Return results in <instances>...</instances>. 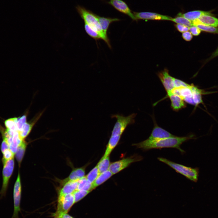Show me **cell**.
I'll return each mask as SVG.
<instances>
[{
  "mask_svg": "<svg viewBox=\"0 0 218 218\" xmlns=\"http://www.w3.org/2000/svg\"><path fill=\"white\" fill-rule=\"evenodd\" d=\"M91 191L84 190H76L73 193L75 201L76 203L86 196Z\"/></svg>",
  "mask_w": 218,
  "mask_h": 218,
  "instance_id": "obj_30",
  "label": "cell"
},
{
  "mask_svg": "<svg viewBox=\"0 0 218 218\" xmlns=\"http://www.w3.org/2000/svg\"><path fill=\"white\" fill-rule=\"evenodd\" d=\"M174 88L180 87H189L191 86V84H189L180 80L174 78Z\"/></svg>",
  "mask_w": 218,
  "mask_h": 218,
  "instance_id": "obj_33",
  "label": "cell"
},
{
  "mask_svg": "<svg viewBox=\"0 0 218 218\" xmlns=\"http://www.w3.org/2000/svg\"><path fill=\"white\" fill-rule=\"evenodd\" d=\"M107 3L111 5L120 12L129 16L133 20H135L131 9L126 2L123 0H110Z\"/></svg>",
  "mask_w": 218,
  "mask_h": 218,
  "instance_id": "obj_9",
  "label": "cell"
},
{
  "mask_svg": "<svg viewBox=\"0 0 218 218\" xmlns=\"http://www.w3.org/2000/svg\"><path fill=\"white\" fill-rule=\"evenodd\" d=\"M167 93L171 101V107L174 110L178 111L186 107V104L182 98L173 94L170 92Z\"/></svg>",
  "mask_w": 218,
  "mask_h": 218,
  "instance_id": "obj_14",
  "label": "cell"
},
{
  "mask_svg": "<svg viewBox=\"0 0 218 218\" xmlns=\"http://www.w3.org/2000/svg\"><path fill=\"white\" fill-rule=\"evenodd\" d=\"M110 164L109 156H103L97 165L100 173L108 170Z\"/></svg>",
  "mask_w": 218,
  "mask_h": 218,
  "instance_id": "obj_20",
  "label": "cell"
},
{
  "mask_svg": "<svg viewBox=\"0 0 218 218\" xmlns=\"http://www.w3.org/2000/svg\"><path fill=\"white\" fill-rule=\"evenodd\" d=\"M92 184L89 182L85 176L78 180V190H84L91 191L92 189Z\"/></svg>",
  "mask_w": 218,
  "mask_h": 218,
  "instance_id": "obj_24",
  "label": "cell"
},
{
  "mask_svg": "<svg viewBox=\"0 0 218 218\" xmlns=\"http://www.w3.org/2000/svg\"><path fill=\"white\" fill-rule=\"evenodd\" d=\"M175 136L167 131L159 127L157 124H155L150 135L147 140L150 141H153L173 137Z\"/></svg>",
  "mask_w": 218,
  "mask_h": 218,
  "instance_id": "obj_12",
  "label": "cell"
},
{
  "mask_svg": "<svg viewBox=\"0 0 218 218\" xmlns=\"http://www.w3.org/2000/svg\"><path fill=\"white\" fill-rule=\"evenodd\" d=\"M75 203L72 193L58 196L57 209L53 216L55 218L61 214L67 213Z\"/></svg>",
  "mask_w": 218,
  "mask_h": 218,
  "instance_id": "obj_5",
  "label": "cell"
},
{
  "mask_svg": "<svg viewBox=\"0 0 218 218\" xmlns=\"http://www.w3.org/2000/svg\"><path fill=\"white\" fill-rule=\"evenodd\" d=\"M204 15H212L209 12L200 10H195L188 12L184 14L179 13L178 15L185 18L191 21L198 19L201 16Z\"/></svg>",
  "mask_w": 218,
  "mask_h": 218,
  "instance_id": "obj_17",
  "label": "cell"
},
{
  "mask_svg": "<svg viewBox=\"0 0 218 218\" xmlns=\"http://www.w3.org/2000/svg\"><path fill=\"white\" fill-rule=\"evenodd\" d=\"M17 119V118L14 117L6 120L4 124L6 129L15 131H18L16 125Z\"/></svg>",
  "mask_w": 218,
  "mask_h": 218,
  "instance_id": "obj_28",
  "label": "cell"
},
{
  "mask_svg": "<svg viewBox=\"0 0 218 218\" xmlns=\"http://www.w3.org/2000/svg\"><path fill=\"white\" fill-rule=\"evenodd\" d=\"M158 160L167 164L180 173L190 180L197 182L199 176V169L197 168H193L187 167L170 160L165 158L161 157L157 158Z\"/></svg>",
  "mask_w": 218,
  "mask_h": 218,
  "instance_id": "obj_4",
  "label": "cell"
},
{
  "mask_svg": "<svg viewBox=\"0 0 218 218\" xmlns=\"http://www.w3.org/2000/svg\"><path fill=\"white\" fill-rule=\"evenodd\" d=\"M136 114L133 113L127 117L119 114L113 115L112 118H115L117 121L113 128L111 136L106 146L104 156H109L114 148L118 144L121 135L127 127L135 122Z\"/></svg>",
  "mask_w": 218,
  "mask_h": 218,
  "instance_id": "obj_1",
  "label": "cell"
},
{
  "mask_svg": "<svg viewBox=\"0 0 218 218\" xmlns=\"http://www.w3.org/2000/svg\"><path fill=\"white\" fill-rule=\"evenodd\" d=\"M217 56H218V47L216 51L212 54L211 58H213Z\"/></svg>",
  "mask_w": 218,
  "mask_h": 218,
  "instance_id": "obj_39",
  "label": "cell"
},
{
  "mask_svg": "<svg viewBox=\"0 0 218 218\" xmlns=\"http://www.w3.org/2000/svg\"><path fill=\"white\" fill-rule=\"evenodd\" d=\"M192 135L186 137H174L150 141L146 139L138 143L133 144L137 148L145 151L153 149H161L164 148H173L178 149L182 153L184 151L180 147V145L186 141L193 138Z\"/></svg>",
  "mask_w": 218,
  "mask_h": 218,
  "instance_id": "obj_2",
  "label": "cell"
},
{
  "mask_svg": "<svg viewBox=\"0 0 218 218\" xmlns=\"http://www.w3.org/2000/svg\"><path fill=\"white\" fill-rule=\"evenodd\" d=\"M113 175V174L109 170L100 173L92 184V190L103 183Z\"/></svg>",
  "mask_w": 218,
  "mask_h": 218,
  "instance_id": "obj_18",
  "label": "cell"
},
{
  "mask_svg": "<svg viewBox=\"0 0 218 218\" xmlns=\"http://www.w3.org/2000/svg\"><path fill=\"white\" fill-rule=\"evenodd\" d=\"M86 166L73 169L69 176L62 180L61 182V184L63 185L69 181H78L84 177L85 174Z\"/></svg>",
  "mask_w": 218,
  "mask_h": 218,
  "instance_id": "obj_13",
  "label": "cell"
},
{
  "mask_svg": "<svg viewBox=\"0 0 218 218\" xmlns=\"http://www.w3.org/2000/svg\"><path fill=\"white\" fill-rule=\"evenodd\" d=\"M23 140L20 137L18 132L16 131L11 143L9 144V149L15 155L18 146Z\"/></svg>",
  "mask_w": 218,
  "mask_h": 218,
  "instance_id": "obj_22",
  "label": "cell"
},
{
  "mask_svg": "<svg viewBox=\"0 0 218 218\" xmlns=\"http://www.w3.org/2000/svg\"><path fill=\"white\" fill-rule=\"evenodd\" d=\"M33 125L26 122L23 126L21 131L19 133L21 138L24 140L30 133Z\"/></svg>",
  "mask_w": 218,
  "mask_h": 218,
  "instance_id": "obj_26",
  "label": "cell"
},
{
  "mask_svg": "<svg viewBox=\"0 0 218 218\" xmlns=\"http://www.w3.org/2000/svg\"><path fill=\"white\" fill-rule=\"evenodd\" d=\"M189 30L191 34L195 36L199 35L201 32V30L200 29L194 25L190 27Z\"/></svg>",
  "mask_w": 218,
  "mask_h": 218,
  "instance_id": "obj_34",
  "label": "cell"
},
{
  "mask_svg": "<svg viewBox=\"0 0 218 218\" xmlns=\"http://www.w3.org/2000/svg\"><path fill=\"white\" fill-rule=\"evenodd\" d=\"M193 25L197 27L201 30L213 33L218 34V28L200 23L198 19L192 21Z\"/></svg>",
  "mask_w": 218,
  "mask_h": 218,
  "instance_id": "obj_21",
  "label": "cell"
},
{
  "mask_svg": "<svg viewBox=\"0 0 218 218\" xmlns=\"http://www.w3.org/2000/svg\"><path fill=\"white\" fill-rule=\"evenodd\" d=\"M8 149L9 148L8 144L5 140L3 139L1 146V150L2 153L5 150Z\"/></svg>",
  "mask_w": 218,
  "mask_h": 218,
  "instance_id": "obj_37",
  "label": "cell"
},
{
  "mask_svg": "<svg viewBox=\"0 0 218 218\" xmlns=\"http://www.w3.org/2000/svg\"><path fill=\"white\" fill-rule=\"evenodd\" d=\"M27 143L23 140L18 146L15 154L16 158L20 167L27 146Z\"/></svg>",
  "mask_w": 218,
  "mask_h": 218,
  "instance_id": "obj_23",
  "label": "cell"
},
{
  "mask_svg": "<svg viewBox=\"0 0 218 218\" xmlns=\"http://www.w3.org/2000/svg\"><path fill=\"white\" fill-rule=\"evenodd\" d=\"M175 27L180 32H184L188 31L189 29V27L184 25L176 24L175 25Z\"/></svg>",
  "mask_w": 218,
  "mask_h": 218,
  "instance_id": "obj_35",
  "label": "cell"
},
{
  "mask_svg": "<svg viewBox=\"0 0 218 218\" xmlns=\"http://www.w3.org/2000/svg\"><path fill=\"white\" fill-rule=\"evenodd\" d=\"M100 174L97 167L96 165L85 177L87 180L90 183H92Z\"/></svg>",
  "mask_w": 218,
  "mask_h": 218,
  "instance_id": "obj_25",
  "label": "cell"
},
{
  "mask_svg": "<svg viewBox=\"0 0 218 218\" xmlns=\"http://www.w3.org/2000/svg\"><path fill=\"white\" fill-rule=\"evenodd\" d=\"M54 218H74L67 213L61 214Z\"/></svg>",
  "mask_w": 218,
  "mask_h": 218,
  "instance_id": "obj_38",
  "label": "cell"
},
{
  "mask_svg": "<svg viewBox=\"0 0 218 218\" xmlns=\"http://www.w3.org/2000/svg\"><path fill=\"white\" fill-rule=\"evenodd\" d=\"M2 163L3 165L8 160L14 158L15 155L9 149L5 150L3 153Z\"/></svg>",
  "mask_w": 218,
  "mask_h": 218,
  "instance_id": "obj_32",
  "label": "cell"
},
{
  "mask_svg": "<svg viewBox=\"0 0 218 218\" xmlns=\"http://www.w3.org/2000/svg\"><path fill=\"white\" fill-rule=\"evenodd\" d=\"M20 177L18 172L13 190L14 212L11 218H19L18 213L21 211L20 202L21 189Z\"/></svg>",
  "mask_w": 218,
  "mask_h": 218,
  "instance_id": "obj_8",
  "label": "cell"
},
{
  "mask_svg": "<svg viewBox=\"0 0 218 218\" xmlns=\"http://www.w3.org/2000/svg\"><path fill=\"white\" fill-rule=\"evenodd\" d=\"M26 116L25 115L20 117L17 118L16 122V125L17 131L20 132L22 130L23 126L26 122Z\"/></svg>",
  "mask_w": 218,
  "mask_h": 218,
  "instance_id": "obj_31",
  "label": "cell"
},
{
  "mask_svg": "<svg viewBox=\"0 0 218 218\" xmlns=\"http://www.w3.org/2000/svg\"><path fill=\"white\" fill-rule=\"evenodd\" d=\"M199 21L203 24L216 27L218 26V19L212 15H204L198 19Z\"/></svg>",
  "mask_w": 218,
  "mask_h": 218,
  "instance_id": "obj_19",
  "label": "cell"
},
{
  "mask_svg": "<svg viewBox=\"0 0 218 218\" xmlns=\"http://www.w3.org/2000/svg\"><path fill=\"white\" fill-rule=\"evenodd\" d=\"M78 180L69 181L66 183L60 191L58 196H62L70 193H72L77 190Z\"/></svg>",
  "mask_w": 218,
  "mask_h": 218,
  "instance_id": "obj_15",
  "label": "cell"
},
{
  "mask_svg": "<svg viewBox=\"0 0 218 218\" xmlns=\"http://www.w3.org/2000/svg\"><path fill=\"white\" fill-rule=\"evenodd\" d=\"M84 28L87 33L95 40H97L100 39H102L101 36L97 32L85 23H84Z\"/></svg>",
  "mask_w": 218,
  "mask_h": 218,
  "instance_id": "obj_29",
  "label": "cell"
},
{
  "mask_svg": "<svg viewBox=\"0 0 218 218\" xmlns=\"http://www.w3.org/2000/svg\"><path fill=\"white\" fill-rule=\"evenodd\" d=\"M142 159L143 157L141 156L135 154L111 163L109 170L114 174L127 168L131 163L140 161Z\"/></svg>",
  "mask_w": 218,
  "mask_h": 218,
  "instance_id": "obj_6",
  "label": "cell"
},
{
  "mask_svg": "<svg viewBox=\"0 0 218 218\" xmlns=\"http://www.w3.org/2000/svg\"><path fill=\"white\" fill-rule=\"evenodd\" d=\"M3 182L0 191L1 198L5 196L9 180L12 174L14 167V158L8 160L3 164Z\"/></svg>",
  "mask_w": 218,
  "mask_h": 218,
  "instance_id": "obj_7",
  "label": "cell"
},
{
  "mask_svg": "<svg viewBox=\"0 0 218 218\" xmlns=\"http://www.w3.org/2000/svg\"><path fill=\"white\" fill-rule=\"evenodd\" d=\"M97 16L102 29L105 35L107 36V30L110 24L113 22L119 21L121 20L117 18L105 17L97 15Z\"/></svg>",
  "mask_w": 218,
  "mask_h": 218,
  "instance_id": "obj_16",
  "label": "cell"
},
{
  "mask_svg": "<svg viewBox=\"0 0 218 218\" xmlns=\"http://www.w3.org/2000/svg\"><path fill=\"white\" fill-rule=\"evenodd\" d=\"M170 21L177 24L184 25L188 27L193 25L192 21L182 16H179L174 18H172Z\"/></svg>",
  "mask_w": 218,
  "mask_h": 218,
  "instance_id": "obj_27",
  "label": "cell"
},
{
  "mask_svg": "<svg viewBox=\"0 0 218 218\" xmlns=\"http://www.w3.org/2000/svg\"><path fill=\"white\" fill-rule=\"evenodd\" d=\"M135 20H170L172 18L168 16L147 12H133Z\"/></svg>",
  "mask_w": 218,
  "mask_h": 218,
  "instance_id": "obj_10",
  "label": "cell"
},
{
  "mask_svg": "<svg viewBox=\"0 0 218 218\" xmlns=\"http://www.w3.org/2000/svg\"><path fill=\"white\" fill-rule=\"evenodd\" d=\"M76 10L83 20L84 23L97 32L110 48L111 45L107 36L104 34L98 20L97 15L86 9L83 6L77 5L75 7Z\"/></svg>",
  "mask_w": 218,
  "mask_h": 218,
  "instance_id": "obj_3",
  "label": "cell"
},
{
  "mask_svg": "<svg viewBox=\"0 0 218 218\" xmlns=\"http://www.w3.org/2000/svg\"><path fill=\"white\" fill-rule=\"evenodd\" d=\"M157 75L167 93L170 91L174 88V78L170 75L167 69H164L159 72Z\"/></svg>",
  "mask_w": 218,
  "mask_h": 218,
  "instance_id": "obj_11",
  "label": "cell"
},
{
  "mask_svg": "<svg viewBox=\"0 0 218 218\" xmlns=\"http://www.w3.org/2000/svg\"><path fill=\"white\" fill-rule=\"evenodd\" d=\"M182 37L186 41H190L192 40L193 35L190 32L187 31L182 33Z\"/></svg>",
  "mask_w": 218,
  "mask_h": 218,
  "instance_id": "obj_36",
  "label": "cell"
}]
</instances>
